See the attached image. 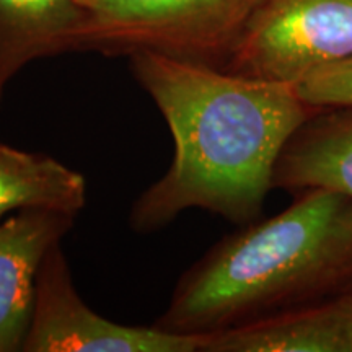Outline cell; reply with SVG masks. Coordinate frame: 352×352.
<instances>
[{
  "label": "cell",
  "instance_id": "7a4b0ae2",
  "mask_svg": "<svg viewBox=\"0 0 352 352\" xmlns=\"http://www.w3.org/2000/svg\"><path fill=\"white\" fill-rule=\"evenodd\" d=\"M352 264V199L308 189L274 217L215 245L176 284L157 327L209 334L277 311Z\"/></svg>",
  "mask_w": 352,
  "mask_h": 352
},
{
  "label": "cell",
  "instance_id": "3957f363",
  "mask_svg": "<svg viewBox=\"0 0 352 352\" xmlns=\"http://www.w3.org/2000/svg\"><path fill=\"white\" fill-rule=\"evenodd\" d=\"M258 0H91L78 51L223 67Z\"/></svg>",
  "mask_w": 352,
  "mask_h": 352
},
{
  "label": "cell",
  "instance_id": "6da1fadb",
  "mask_svg": "<svg viewBox=\"0 0 352 352\" xmlns=\"http://www.w3.org/2000/svg\"><path fill=\"white\" fill-rule=\"evenodd\" d=\"M129 59L175 142L168 171L134 202L131 227L158 230L192 208L235 223L258 217L280 153L314 108L290 83L157 52Z\"/></svg>",
  "mask_w": 352,
  "mask_h": 352
},
{
  "label": "cell",
  "instance_id": "ba28073f",
  "mask_svg": "<svg viewBox=\"0 0 352 352\" xmlns=\"http://www.w3.org/2000/svg\"><path fill=\"white\" fill-rule=\"evenodd\" d=\"M85 20L77 0H0V104L26 64L78 51Z\"/></svg>",
  "mask_w": 352,
  "mask_h": 352
},
{
  "label": "cell",
  "instance_id": "277c9868",
  "mask_svg": "<svg viewBox=\"0 0 352 352\" xmlns=\"http://www.w3.org/2000/svg\"><path fill=\"white\" fill-rule=\"evenodd\" d=\"M352 57V0H258L222 69L297 85Z\"/></svg>",
  "mask_w": 352,
  "mask_h": 352
},
{
  "label": "cell",
  "instance_id": "9c48e42d",
  "mask_svg": "<svg viewBox=\"0 0 352 352\" xmlns=\"http://www.w3.org/2000/svg\"><path fill=\"white\" fill-rule=\"evenodd\" d=\"M311 116L277 160L272 188L331 189L352 199V108Z\"/></svg>",
  "mask_w": 352,
  "mask_h": 352
},
{
  "label": "cell",
  "instance_id": "5b68a950",
  "mask_svg": "<svg viewBox=\"0 0 352 352\" xmlns=\"http://www.w3.org/2000/svg\"><path fill=\"white\" fill-rule=\"evenodd\" d=\"M204 334H184L157 324L126 327L91 310L78 296L60 243L43 259L25 340L26 352H197Z\"/></svg>",
  "mask_w": 352,
  "mask_h": 352
},
{
  "label": "cell",
  "instance_id": "30bf717a",
  "mask_svg": "<svg viewBox=\"0 0 352 352\" xmlns=\"http://www.w3.org/2000/svg\"><path fill=\"white\" fill-rule=\"evenodd\" d=\"M85 204L87 182L82 173L50 155L0 142V222L26 209L77 215Z\"/></svg>",
  "mask_w": 352,
  "mask_h": 352
},
{
  "label": "cell",
  "instance_id": "7c38bea8",
  "mask_svg": "<svg viewBox=\"0 0 352 352\" xmlns=\"http://www.w3.org/2000/svg\"><path fill=\"white\" fill-rule=\"evenodd\" d=\"M78 3H80V6H83L85 8H88L90 7V3H91V0H77Z\"/></svg>",
  "mask_w": 352,
  "mask_h": 352
},
{
  "label": "cell",
  "instance_id": "8992f818",
  "mask_svg": "<svg viewBox=\"0 0 352 352\" xmlns=\"http://www.w3.org/2000/svg\"><path fill=\"white\" fill-rule=\"evenodd\" d=\"M74 214L26 209L0 222V352L23 351L43 259L74 227Z\"/></svg>",
  "mask_w": 352,
  "mask_h": 352
},
{
  "label": "cell",
  "instance_id": "8fae6325",
  "mask_svg": "<svg viewBox=\"0 0 352 352\" xmlns=\"http://www.w3.org/2000/svg\"><path fill=\"white\" fill-rule=\"evenodd\" d=\"M294 87L314 109L352 108V57L315 70Z\"/></svg>",
  "mask_w": 352,
  "mask_h": 352
},
{
  "label": "cell",
  "instance_id": "52a82bcc",
  "mask_svg": "<svg viewBox=\"0 0 352 352\" xmlns=\"http://www.w3.org/2000/svg\"><path fill=\"white\" fill-rule=\"evenodd\" d=\"M204 352H352V296L204 334Z\"/></svg>",
  "mask_w": 352,
  "mask_h": 352
}]
</instances>
